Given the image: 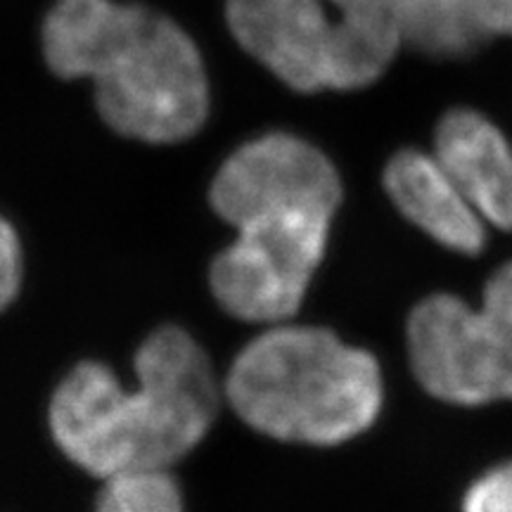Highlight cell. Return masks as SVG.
Listing matches in <instances>:
<instances>
[{
    "mask_svg": "<svg viewBox=\"0 0 512 512\" xmlns=\"http://www.w3.org/2000/svg\"><path fill=\"white\" fill-rule=\"evenodd\" d=\"M332 216L316 211L261 216L238 228L211 264V292L230 316L280 325L304 302L325 256Z\"/></svg>",
    "mask_w": 512,
    "mask_h": 512,
    "instance_id": "5b68a950",
    "label": "cell"
},
{
    "mask_svg": "<svg viewBox=\"0 0 512 512\" xmlns=\"http://www.w3.org/2000/svg\"><path fill=\"white\" fill-rule=\"evenodd\" d=\"M408 356L441 401L482 406L512 399V264L491 275L479 309L432 294L408 318Z\"/></svg>",
    "mask_w": 512,
    "mask_h": 512,
    "instance_id": "277c9868",
    "label": "cell"
},
{
    "mask_svg": "<svg viewBox=\"0 0 512 512\" xmlns=\"http://www.w3.org/2000/svg\"><path fill=\"white\" fill-rule=\"evenodd\" d=\"M223 221L240 228L261 216L316 211L335 216L342 183L330 159L290 133H268L230 155L209 192Z\"/></svg>",
    "mask_w": 512,
    "mask_h": 512,
    "instance_id": "8992f818",
    "label": "cell"
},
{
    "mask_svg": "<svg viewBox=\"0 0 512 512\" xmlns=\"http://www.w3.org/2000/svg\"><path fill=\"white\" fill-rule=\"evenodd\" d=\"M226 17L235 41L294 91L335 88L339 24L320 0H228Z\"/></svg>",
    "mask_w": 512,
    "mask_h": 512,
    "instance_id": "52a82bcc",
    "label": "cell"
},
{
    "mask_svg": "<svg viewBox=\"0 0 512 512\" xmlns=\"http://www.w3.org/2000/svg\"><path fill=\"white\" fill-rule=\"evenodd\" d=\"M95 512H183V496L169 470L126 472L105 479Z\"/></svg>",
    "mask_w": 512,
    "mask_h": 512,
    "instance_id": "7c38bea8",
    "label": "cell"
},
{
    "mask_svg": "<svg viewBox=\"0 0 512 512\" xmlns=\"http://www.w3.org/2000/svg\"><path fill=\"white\" fill-rule=\"evenodd\" d=\"M138 387L100 363H81L50 403V430L69 460L95 477L169 470L207 437L219 384L207 354L181 328H162L136 356Z\"/></svg>",
    "mask_w": 512,
    "mask_h": 512,
    "instance_id": "7a4b0ae2",
    "label": "cell"
},
{
    "mask_svg": "<svg viewBox=\"0 0 512 512\" xmlns=\"http://www.w3.org/2000/svg\"><path fill=\"white\" fill-rule=\"evenodd\" d=\"M401 41L430 57H467L494 38L491 0H394Z\"/></svg>",
    "mask_w": 512,
    "mask_h": 512,
    "instance_id": "8fae6325",
    "label": "cell"
},
{
    "mask_svg": "<svg viewBox=\"0 0 512 512\" xmlns=\"http://www.w3.org/2000/svg\"><path fill=\"white\" fill-rule=\"evenodd\" d=\"M22 283V247L15 228L0 216V311L15 302Z\"/></svg>",
    "mask_w": 512,
    "mask_h": 512,
    "instance_id": "5bb4252c",
    "label": "cell"
},
{
    "mask_svg": "<svg viewBox=\"0 0 512 512\" xmlns=\"http://www.w3.org/2000/svg\"><path fill=\"white\" fill-rule=\"evenodd\" d=\"M384 188L396 209L439 245L470 256L484 249V219L437 157L401 150L384 169Z\"/></svg>",
    "mask_w": 512,
    "mask_h": 512,
    "instance_id": "9c48e42d",
    "label": "cell"
},
{
    "mask_svg": "<svg viewBox=\"0 0 512 512\" xmlns=\"http://www.w3.org/2000/svg\"><path fill=\"white\" fill-rule=\"evenodd\" d=\"M226 396L266 437L335 446L377 420L382 375L368 351L349 347L335 332L280 323L240 351Z\"/></svg>",
    "mask_w": 512,
    "mask_h": 512,
    "instance_id": "3957f363",
    "label": "cell"
},
{
    "mask_svg": "<svg viewBox=\"0 0 512 512\" xmlns=\"http://www.w3.org/2000/svg\"><path fill=\"white\" fill-rule=\"evenodd\" d=\"M339 8L335 91L377 81L401 46L394 0H332Z\"/></svg>",
    "mask_w": 512,
    "mask_h": 512,
    "instance_id": "30bf717a",
    "label": "cell"
},
{
    "mask_svg": "<svg viewBox=\"0 0 512 512\" xmlns=\"http://www.w3.org/2000/svg\"><path fill=\"white\" fill-rule=\"evenodd\" d=\"M43 57L60 79H88L102 121L121 136L169 145L209 114V81L195 41L147 5L57 0L43 19Z\"/></svg>",
    "mask_w": 512,
    "mask_h": 512,
    "instance_id": "6da1fadb",
    "label": "cell"
},
{
    "mask_svg": "<svg viewBox=\"0 0 512 512\" xmlns=\"http://www.w3.org/2000/svg\"><path fill=\"white\" fill-rule=\"evenodd\" d=\"M463 512H512V463L479 477L467 491Z\"/></svg>",
    "mask_w": 512,
    "mask_h": 512,
    "instance_id": "4fadbf2b",
    "label": "cell"
},
{
    "mask_svg": "<svg viewBox=\"0 0 512 512\" xmlns=\"http://www.w3.org/2000/svg\"><path fill=\"white\" fill-rule=\"evenodd\" d=\"M437 157L484 223L512 230V145L489 119L453 110L439 121Z\"/></svg>",
    "mask_w": 512,
    "mask_h": 512,
    "instance_id": "ba28073f",
    "label": "cell"
},
{
    "mask_svg": "<svg viewBox=\"0 0 512 512\" xmlns=\"http://www.w3.org/2000/svg\"><path fill=\"white\" fill-rule=\"evenodd\" d=\"M491 34H512V0H491L489 10Z\"/></svg>",
    "mask_w": 512,
    "mask_h": 512,
    "instance_id": "9a60e30c",
    "label": "cell"
}]
</instances>
